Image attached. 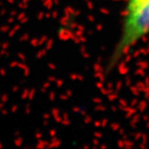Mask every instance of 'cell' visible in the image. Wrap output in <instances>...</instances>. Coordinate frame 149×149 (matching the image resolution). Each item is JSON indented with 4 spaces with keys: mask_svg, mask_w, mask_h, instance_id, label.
Returning <instances> with one entry per match:
<instances>
[{
    "mask_svg": "<svg viewBox=\"0 0 149 149\" xmlns=\"http://www.w3.org/2000/svg\"><path fill=\"white\" fill-rule=\"evenodd\" d=\"M148 37L149 0H126L119 34L106 61L105 73H112L127 55Z\"/></svg>",
    "mask_w": 149,
    "mask_h": 149,
    "instance_id": "6da1fadb",
    "label": "cell"
}]
</instances>
